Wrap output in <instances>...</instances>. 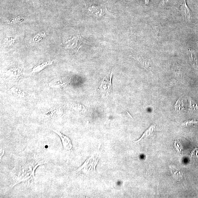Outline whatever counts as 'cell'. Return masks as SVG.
<instances>
[{"label":"cell","mask_w":198,"mask_h":198,"mask_svg":"<svg viewBox=\"0 0 198 198\" xmlns=\"http://www.w3.org/2000/svg\"><path fill=\"white\" fill-rule=\"evenodd\" d=\"M47 162L46 157L38 151L27 148L15 157L14 167L11 172V188L21 183L34 179L37 168Z\"/></svg>","instance_id":"obj_1"},{"label":"cell","mask_w":198,"mask_h":198,"mask_svg":"<svg viewBox=\"0 0 198 198\" xmlns=\"http://www.w3.org/2000/svg\"><path fill=\"white\" fill-rule=\"evenodd\" d=\"M99 161L98 155L97 153L93 154L86 160L82 166L76 169V173L82 172L88 174L96 171V166Z\"/></svg>","instance_id":"obj_2"},{"label":"cell","mask_w":198,"mask_h":198,"mask_svg":"<svg viewBox=\"0 0 198 198\" xmlns=\"http://www.w3.org/2000/svg\"><path fill=\"white\" fill-rule=\"evenodd\" d=\"M113 70L103 78L98 88L99 93L103 98H107L112 91V80Z\"/></svg>","instance_id":"obj_3"},{"label":"cell","mask_w":198,"mask_h":198,"mask_svg":"<svg viewBox=\"0 0 198 198\" xmlns=\"http://www.w3.org/2000/svg\"><path fill=\"white\" fill-rule=\"evenodd\" d=\"M4 76L9 80L13 82L19 81L22 77V69L19 67L10 68L4 73Z\"/></svg>","instance_id":"obj_4"},{"label":"cell","mask_w":198,"mask_h":198,"mask_svg":"<svg viewBox=\"0 0 198 198\" xmlns=\"http://www.w3.org/2000/svg\"><path fill=\"white\" fill-rule=\"evenodd\" d=\"M52 130L54 133L58 135V136L60 138L64 150L67 152H71L72 151L73 144L70 138L67 135L64 134V133L58 131V130L54 129H52Z\"/></svg>","instance_id":"obj_5"},{"label":"cell","mask_w":198,"mask_h":198,"mask_svg":"<svg viewBox=\"0 0 198 198\" xmlns=\"http://www.w3.org/2000/svg\"><path fill=\"white\" fill-rule=\"evenodd\" d=\"M63 114V110L61 107H55L47 111L44 114L45 117L51 121L58 119Z\"/></svg>","instance_id":"obj_6"},{"label":"cell","mask_w":198,"mask_h":198,"mask_svg":"<svg viewBox=\"0 0 198 198\" xmlns=\"http://www.w3.org/2000/svg\"><path fill=\"white\" fill-rule=\"evenodd\" d=\"M68 82L62 78H57L52 80L49 83V86L55 88H64L67 85Z\"/></svg>","instance_id":"obj_7"},{"label":"cell","mask_w":198,"mask_h":198,"mask_svg":"<svg viewBox=\"0 0 198 198\" xmlns=\"http://www.w3.org/2000/svg\"><path fill=\"white\" fill-rule=\"evenodd\" d=\"M169 169L171 174L174 179L178 182L182 181L184 176L182 172L180 169H177L173 165H169Z\"/></svg>","instance_id":"obj_8"},{"label":"cell","mask_w":198,"mask_h":198,"mask_svg":"<svg viewBox=\"0 0 198 198\" xmlns=\"http://www.w3.org/2000/svg\"><path fill=\"white\" fill-rule=\"evenodd\" d=\"M181 9L183 18L184 20L188 22L191 20V12L190 9L187 5L186 0H184V3L181 5Z\"/></svg>","instance_id":"obj_9"},{"label":"cell","mask_w":198,"mask_h":198,"mask_svg":"<svg viewBox=\"0 0 198 198\" xmlns=\"http://www.w3.org/2000/svg\"><path fill=\"white\" fill-rule=\"evenodd\" d=\"M54 60L52 61H43L40 63L37 64L33 67L31 73H34L39 72L42 70H44L48 66L52 65L54 62Z\"/></svg>","instance_id":"obj_10"},{"label":"cell","mask_w":198,"mask_h":198,"mask_svg":"<svg viewBox=\"0 0 198 198\" xmlns=\"http://www.w3.org/2000/svg\"><path fill=\"white\" fill-rule=\"evenodd\" d=\"M10 90L13 95L16 97L20 98H24L26 97V94L24 91L19 87L12 86L10 88Z\"/></svg>","instance_id":"obj_11"},{"label":"cell","mask_w":198,"mask_h":198,"mask_svg":"<svg viewBox=\"0 0 198 198\" xmlns=\"http://www.w3.org/2000/svg\"><path fill=\"white\" fill-rule=\"evenodd\" d=\"M172 72L177 77H182L183 71L182 67L177 62H175L171 67Z\"/></svg>","instance_id":"obj_12"},{"label":"cell","mask_w":198,"mask_h":198,"mask_svg":"<svg viewBox=\"0 0 198 198\" xmlns=\"http://www.w3.org/2000/svg\"><path fill=\"white\" fill-rule=\"evenodd\" d=\"M189 55L192 65L193 67L197 68L198 67V60L195 52L194 51L189 50Z\"/></svg>","instance_id":"obj_13"},{"label":"cell","mask_w":198,"mask_h":198,"mask_svg":"<svg viewBox=\"0 0 198 198\" xmlns=\"http://www.w3.org/2000/svg\"><path fill=\"white\" fill-rule=\"evenodd\" d=\"M155 129V126H151L143 133V134L142 135L140 139H138V140L136 141L133 142V143H136V142L142 141L145 140V139L146 138L148 137V136H149L151 134V133H152V132L154 131Z\"/></svg>","instance_id":"obj_14"},{"label":"cell","mask_w":198,"mask_h":198,"mask_svg":"<svg viewBox=\"0 0 198 198\" xmlns=\"http://www.w3.org/2000/svg\"><path fill=\"white\" fill-rule=\"evenodd\" d=\"M137 60L143 66V67L148 70V71L150 72H153V70L152 67L150 66L149 63L148 61L145 60L143 58L141 57H137Z\"/></svg>","instance_id":"obj_15"},{"label":"cell","mask_w":198,"mask_h":198,"mask_svg":"<svg viewBox=\"0 0 198 198\" xmlns=\"http://www.w3.org/2000/svg\"><path fill=\"white\" fill-rule=\"evenodd\" d=\"M175 109L176 112L179 113L184 110V104L182 99L180 98L176 101L175 105Z\"/></svg>","instance_id":"obj_16"},{"label":"cell","mask_w":198,"mask_h":198,"mask_svg":"<svg viewBox=\"0 0 198 198\" xmlns=\"http://www.w3.org/2000/svg\"><path fill=\"white\" fill-rule=\"evenodd\" d=\"M71 107L75 111L77 112L83 111L84 106L81 104L79 103H74L71 105Z\"/></svg>","instance_id":"obj_17"},{"label":"cell","mask_w":198,"mask_h":198,"mask_svg":"<svg viewBox=\"0 0 198 198\" xmlns=\"http://www.w3.org/2000/svg\"><path fill=\"white\" fill-rule=\"evenodd\" d=\"M189 108L190 110H198V105L194 100L192 98H190Z\"/></svg>","instance_id":"obj_18"},{"label":"cell","mask_w":198,"mask_h":198,"mask_svg":"<svg viewBox=\"0 0 198 198\" xmlns=\"http://www.w3.org/2000/svg\"><path fill=\"white\" fill-rule=\"evenodd\" d=\"M46 35V33L43 32L39 33L32 39L31 40V42L35 43L36 42L39 41L40 40L42 39L43 37H45Z\"/></svg>","instance_id":"obj_19"},{"label":"cell","mask_w":198,"mask_h":198,"mask_svg":"<svg viewBox=\"0 0 198 198\" xmlns=\"http://www.w3.org/2000/svg\"><path fill=\"white\" fill-rule=\"evenodd\" d=\"M174 146L177 151L179 154H181L182 153L183 147L181 141L179 140H175L174 142Z\"/></svg>","instance_id":"obj_20"},{"label":"cell","mask_w":198,"mask_h":198,"mask_svg":"<svg viewBox=\"0 0 198 198\" xmlns=\"http://www.w3.org/2000/svg\"><path fill=\"white\" fill-rule=\"evenodd\" d=\"M198 121H196L195 119H193L192 121H186L185 122L183 123L182 126H189L191 125H194L195 124L198 123Z\"/></svg>","instance_id":"obj_21"},{"label":"cell","mask_w":198,"mask_h":198,"mask_svg":"<svg viewBox=\"0 0 198 198\" xmlns=\"http://www.w3.org/2000/svg\"><path fill=\"white\" fill-rule=\"evenodd\" d=\"M6 39H6V42L8 44L11 45L14 42V39H13V37H7Z\"/></svg>","instance_id":"obj_22"},{"label":"cell","mask_w":198,"mask_h":198,"mask_svg":"<svg viewBox=\"0 0 198 198\" xmlns=\"http://www.w3.org/2000/svg\"><path fill=\"white\" fill-rule=\"evenodd\" d=\"M169 1V0H161V1H160V3H159V7L163 6H164L165 4H166V3H167Z\"/></svg>","instance_id":"obj_23"},{"label":"cell","mask_w":198,"mask_h":198,"mask_svg":"<svg viewBox=\"0 0 198 198\" xmlns=\"http://www.w3.org/2000/svg\"><path fill=\"white\" fill-rule=\"evenodd\" d=\"M4 150L2 149V148H1V153H0V159H1H1H2L3 156L4 155Z\"/></svg>","instance_id":"obj_24"},{"label":"cell","mask_w":198,"mask_h":198,"mask_svg":"<svg viewBox=\"0 0 198 198\" xmlns=\"http://www.w3.org/2000/svg\"><path fill=\"white\" fill-rule=\"evenodd\" d=\"M149 2V0H145V3L146 5H147Z\"/></svg>","instance_id":"obj_25"}]
</instances>
